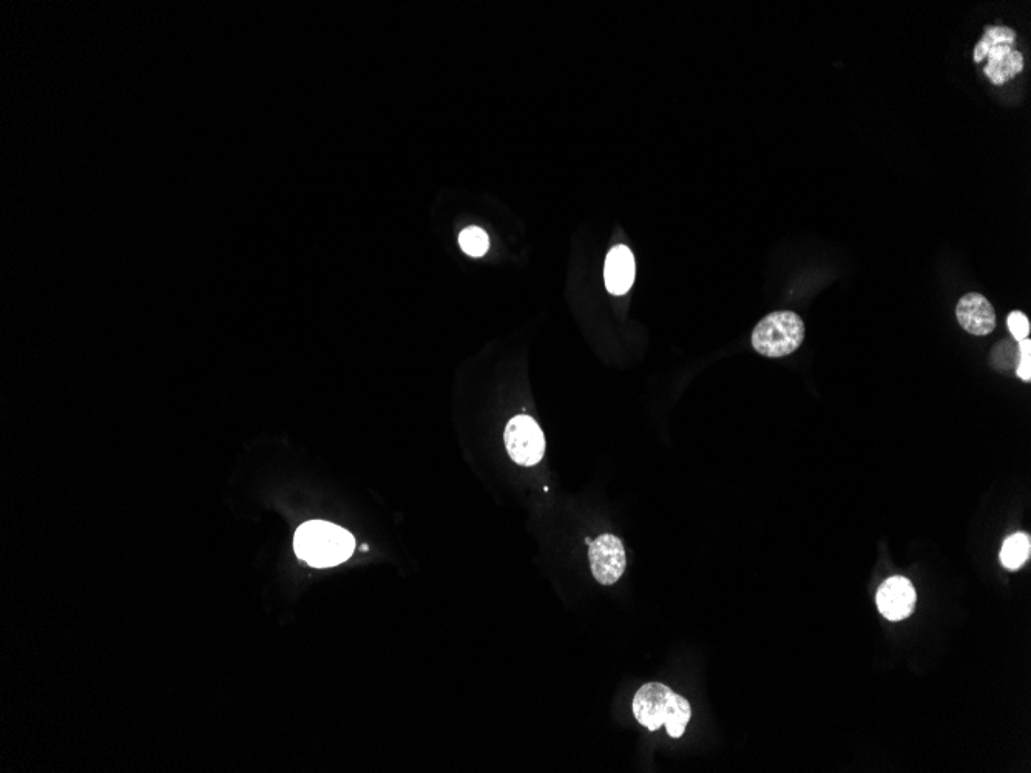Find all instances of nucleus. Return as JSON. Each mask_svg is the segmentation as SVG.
<instances>
[{"label": "nucleus", "mask_w": 1031, "mask_h": 773, "mask_svg": "<svg viewBox=\"0 0 1031 773\" xmlns=\"http://www.w3.org/2000/svg\"><path fill=\"white\" fill-rule=\"evenodd\" d=\"M916 601L913 584L902 576L888 579L877 593V607L888 621H902L913 615Z\"/></svg>", "instance_id": "obj_6"}, {"label": "nucleus", "mask_w": 1031, "mask_h": 773, "mask_svg": "<svg viewBox=\"0 0 1031 773\" xmlns=\"http://www.w3.org/2000/svg\"><path fill=\"white\" fill-rule=\"evenodd\" d=\"M1031 553L1030 536L1025 533H1016L1008 537L1002 545L1001 562L1008 570H1019L1024 567Z\"/></svg>", "instance_id": "obj_10"}, {"label": "nucleus", "mask_w": 1031, "mask_h": 773, "mask_svg": "<svg viewBox=\"0 0 1031 773\" xmlns=\"http://www.w3.org/2000/svg\"><path fill=\"white\" fill-rule=\"evenodd\" d=\"M295 554L314 568H329L348 561L355 550L349 531L325 520L301 525L294 536Z\"/></svg>", "instance_id": "obj_2"}, {"label": "nucleus", "mask_w": 1031, "mask_h": 773, "mask_svg": "<svg viewBox=\"0 0 1031 773\" xmlns=\"http://www.w3.org/2000/svg\"><path fill=\"white\" fill-rule=\"evenodd\" d=\"M985 38L990 39L991 44L994 45H1011L1015 44L1016 33L1008 27H987L985 28Z\"/></svg>", "instance_id": "obj_14"}, {"label": "nucleus", "mask_w": 1031, "mask_h": 773, "mask_svg": "<svg viewBox=\"0 0 1031 773\" xmlns=\"http://www.w3.org/2000/svg\"><path fill=\"white\" fill-rule=\"evenodd\" d=\"M987 58L985 75L996 85L1005 84L1008 79L1015 78L1024 68V56L1013 50L1011 45H994L988 50Z\"/></svg>", "instance_id": "obj_9"}, {"label": "nucleus", "mask_w": 1031, "mask_h": 773, "mask_svg": "<svg viewBox=\"0 0 1031 773\" xmlns=\"http://www.w3.org/2000/svg\"><path fill=\"white\" fill-rule=\"evenodd\" d=\"M633 713L641 726L656 732L666 726L672 738H681L689 724L692 709L687 699L660 682L644 684L633 698Z\"/></svg>", "instance_id": "obj_1"}, {"label": "nucleus", "mask_w": 1031, "mask_h": 773, "mask_svg": "<svg viewBox=\"0 0 1031 773\" xmlns=\"http://www.w3.org/2000/svg\"><path fill=\"white\" fill-rule=\"evenodd\" d=\"M1018 377L1024 382H1030L1031 380V341L1028 338L1019 341V363Z\"/></svg>", "instance_id": "obj_13"}, {"label": "nucleus", "mask_w": 1031, "mask_h": 773, "mask_svg": "<svg viewBox=\"0 0 1031 773\" xmlns=\"http://www.w3.org/2000/svg\"><path fill=\"white\" fill-rule=\"evenodd\" d=\"M959 325L976 337H985L996 329V311L984 295L970 292L959 300L956 308Z\"/></svg>", "instance_id": "obj_7"}, {"label": "nucleus", "mask_w": 1031, "mask_h": 773, "mask_svg": "<svg viewBox=\"0 0 1031 773\" xmlns=\"http://www.w3.org/2000/svg\"><path fill=\"white\" fill-rule=\"evenodd\" d=\"M991 47H993V44H991L990 39L985 38L984 36V38L981 39V42L976 45V50H974V61H984V59L987 58L988 50H990Z\"/></svg>", "instance_id": "obj_15"}, {"label": "nucleus", "mask_w": 1031, "mask_h": 773, "mask_svg": "<svg viewBox=\"0 0 1031 773\" xmlns=\"http://www.w3.org/2000/svg\"><path fill=\"white\" fill-rule=\"evenodd\" d=\"M460 249L470 257H482L490 247V238L481 227H467L459 235Z\"/></svg>", "instance_id": "obj_11"}, {"label": "nucleus", "mask_w": 1031, "mask_h": 773, "mask_svg": "<svg viewBox=\"0 0 1031 773\" xmlns=\"http://www.w3.org/2000/svg\"><path fill=\"white\" fill-rule=\"evenodd\" d=\"M1008 329H1010L1011 335L1015 340L1021 341L1028 338L1030 334V321H1028L1027 315L1022 312L1015 311L1008 315Z\"/></svg>", "instance_id": "obj_12"}, {"label": "nucleus", "mask_w": 1031, "mask_h": 773, "mask_svg": "<svg viewBox=\"0 0 1031 773\" xmlns=\"http://www.w3.org/2000/svg\"><path fill=\"white\" fill-rule=\"evenodd\" d=\"M590 567L596 581L602 585H613L626 571V550L621 539L613 534H602L589 548Z\"/></svg>", "instance_id": "obj_5"}, {"label": "nucleus", "mask_w": 1031, "mask_h": 773, "mask_svg": "<svg viewBox=\"0 0 1031 773\" xmlns=\"http://www.w3.org/2000/svg\"><path fill=\"white\" fill-rule=\"evenodd\" d=\"M805 340V323L791 311L772 312L755 326L752 346L764 357L780 358L792 354Z\"/></svg>", "instance_id": "obj_3"}, {"label": "nucleus", "mask_w": 1031, "mask_h": 773, "mask_svg": "<svg viewBox=\"0 0 1031 773\" xmlns=\"http://www.w3.org/2000/svg\"><path fill=\"white\" fill-rule=\"evenodd\" d=\"M508 454L518 465L533 466L541 462L545 453V437L541 426L530 416H518L505 428Z\"/></svg>", "instance_id": "obj_4"}, {"label": "nucleus", "mask_w": 1031, "mask_h": 773, "mask_svg": "<svg viewBox=\"0 0 1031 773\" xmlns=\"http://www.w3.org/2000/svg\"><path fill=\"white\" fill-rule=\"evenodd\" d=\"M604 280L610 294L624 295L629 292L635 281V258L629 247L616 246L610 250L604 267Z\"/></svg>", "instance_id": "obj_8"}]
</instances>
